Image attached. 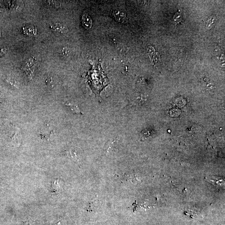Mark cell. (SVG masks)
<instances>
[{"label": "cell", "mask_w": 225, "mask_h": 225, "mask_svg": "<svg viewBox=\"0 0 225 225\" xmlns=\"http://www.w3.org/2000/svg\"><path fill=\"white\" fill-rule=\"evenodd\" d=\"M51 29L54 31L60 33H65L67 31V28L66 26L60 23H55L50 25Z\"/></svg>", "instance_id": "obj_1"}, {"label": "cell", "mask_w": 225, "mask_h": 225, "mask_svg": "<svg viewBox=\"0 0 225 225\" xmlns=\"http://www.w3.org/2000/svg\"><path fill=\"white\" fill-rule=\"evenodd\" d=\"M82 22L84 27L86 29H90L92 27V20L87 14L85 13L83 15L82 17Z\"/></svg>", "instance_id": "obj_2"}, {"label": "cell", "mask_w": 225, "mask_h": 225, "mask_svg": "<svg viewBox=\"0 0 225 225\" xmlns=\"http://www.w3.org/2000/svg\"><path fill=\"white\" fill-rule=\"evenodd\" d=\"M35 58L34 57H31L27 59L25 62L23 63L22 69L25 72H28L29 69L32 67L35 63Z\"/></svg>", "instance_id": "obj_3"}, {"label": "cell", "mask_w": 225, "mask_h": 225, "mask_svg": "<svg viewBox=\"0 0 225 225\" xmlns=\"http://www.w3.org/2000/svg\"><path fill=\"white\" fill-rule=\"evenodd\" d=\"M113 15L117 21L119 22H124L126 18V15L122 12L115 10L113 12Z\"/></svg>", "instance_id": "obj_4"}, {"label": "cell", "mask_w": 225, "mask_h": 225, "mask_svg": "<svg viewBox=\"0 0 225 225\" xmlns=\"http://www.w3.org/2000/svg\"><path fill=\"white\" fill-rule=\"evenodd\" d=\"M51 131H52V130H51L50 129H47V130H46V128H43V130L41 131L40 136H41V137L42 139L45 138V139H48L49 137L50 136L51 133L47 132Z\"/></svg>", "instance_id": "obj_5"}, {"label": "cell", "mask_w": 225, "mask_h": 225, "mask_svg": "<svg viewBox=\"0 0 225 225\" xmlns=\"http://www.w3.org/2000/svg\"><path fill=\"white\" fill-rule=\"evenodd\" d=\"M181 19H182V17H181V13L180 12L177 13L174 17V21L177 23H179L181 22Z\"/></svg>", "instance_id": "obj_6"}, {"label": "cell", "mask_w": 225, "mask_h": 225, "mask_svg": "<svg viewBox=\"0 0 225 225\" xmlns=\"http://www.w3.org/2000/svg\"><path fill=\"white\" fill-rule=\"evenodd\" d=\"M209 180L210 182H211L212 183H214V184L215 183L217 185H219V186H221V183H220V181H223L222 180H221V179H211V180Z\"/></svg>", "instance_id": "obj_7"}, {"label": "cell", "mask_w": 225, "mask_h": 225, "mask_svg": "<svg viewBox=\"0 0 225 225\" xmlns=\"http://www.w3.org/2000/svg\"><path fill=\"white\" fill-rule=\"evenodd\" d=\"M7 51V49L6 48H3L0 49V57L4 56L6 54Z\"/></svg>", "instance_id": "obj_8"}, {"label": "cell", "mask_w": 225, "mask_h": 225, "mask_svg": "<svg viewBox=\"0 0 225 225\" xmlns=\"http://www.w3.org/2000/svg\"><path fill=\"white\" fill-rule=\"evenodd\" d=\"M62 52L63 55H68V54L69 53V51L68 49L63 48V49Z\"/></svg>", "instance_id": "obj_9"}, {"label": "cell", "mask_w": 225, "mask_h": 225, "mask_svg": "<svg viewBox=\"0 0 225 225\" xmlns=\"http://www.w3.org/2000/svg\"><path fill=\"white\" fill-rule=\"evenodd\" d=\"M1 29H0V38H1Z\"/></svg>", "instance_id": "obj_10"}, {"label": "cell", "mask_w": 225, "mask_h": 225, "mask_svg": "<svg viewBox=\"0 0 225 225\" xmlns=\"http://www.w3.org/2000/svg\"><path fill=\"white\" fill-rule=\"evenodd\" d=\"M58 225H60V223H58Z\"/></svg>", "instance_id": "obj_11"}]
</instances>
